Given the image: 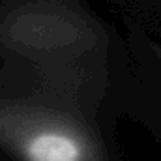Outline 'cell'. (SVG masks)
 <instances>
[{"mask_svg":"<svg viewBox=\"0 0 161 161\" xmlns=\"http://www.w3.org/2000/svg\"><path fill=\"white\" fill-rule=\"evenodd\" d=\"M80 141L66 129H47L34 135L26 148V161H82Z\"/></svg>","mask_w":161,"mask_h":161,"instance_id":"1","label":"cell"}]
</instances>
